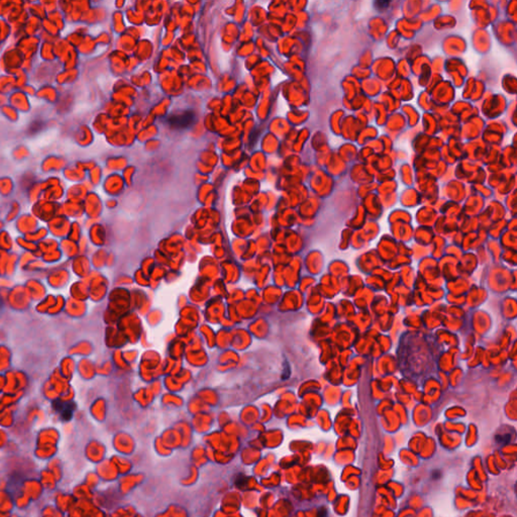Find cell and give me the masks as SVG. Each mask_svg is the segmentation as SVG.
<instances>
[{
	"label": "cell",
	"mask_w": 517,
	"mask_h": 517,
	"mask_svg": "<svg viewBox=\"0 0 517 517\" xmlns=\"http://www.w3.org/2000/svg\"><path fill=\"white\" fill-rule=\"evenodd\" d=\"M196 122V114L192 110H185L180 113H172L167 118L168 124L175 129H185Z\"/></svg>",
	"instance_id": "obj_1"
},
{
	"label": "cell",
	"mask_w": 517,
	"mask_h": 517,
	"mask_svg": "<svg viewBox=\"0 0 517 517\" xmlns=\"http://www.w3.org/2000/svg\"><path fill=\"white\" fill-rule=\"evenodd\" d=\"M55 411L59 414L62 420L69 421L73 417L76 405L74 402H65L62 400H55L53 403Z\"/></svg>",
	"instance_id": "obj_2"
},
{
	"label": "cell",
	"mask_w": 517,
	"mask_h": 517,
	"mask_svg": "<svg viewBox=\"0 0 517 517\" xmlns=\"http://www.w3.org/2000/svg\"><path fill=\"white\" fill-rule=\"evenodd\" d=\"M1 307H2V300H1V298H0V308H1Z\"/></svg>",
	"instance_id": "obj_3"
}]
</instances>
